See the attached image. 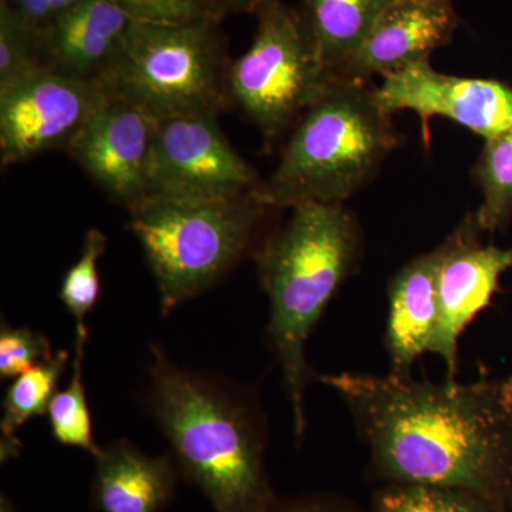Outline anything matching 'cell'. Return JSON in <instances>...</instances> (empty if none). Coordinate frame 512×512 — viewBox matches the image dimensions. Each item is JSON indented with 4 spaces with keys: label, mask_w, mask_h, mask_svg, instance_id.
<instances>
[{
    "label": "cell",
    "mask_w": 512,
    "mask_h": 512,
    "mask_svg": "<svg viewBox=\"0 0 512 512\" xmlns=\"http://www.w3.org/2000/svg\"><path fill=\"white\" fill-rule=\"evenodd\" d=\"M319 382L345 403L384 484L458 488L512 512V376L433 383L342 372Z\"/></svg>",
    "instance_id": "6da1fadb"
},
{
    "label": "cell",
    "mask_w": 512,
    "mask_h": 512,
    "mask_svg": "<svg viewBox=\"0 0 512 512\" xmlns=\"http://www.w3.org/2000/svg\"><path fill=\"white\" fill-rule=\"evenodd\" d=\"M133 23L180 26L202 20H222L217 0H116Z\"/></svg>",
    "instance_id": "cb8c5ba5"
},
{
    "label": "cell",
    "mask_w": 512,
    "mask_h": 512,
    "mask_svg": "<svg viewBox=\"0 0 512 512\" xmlns=\"http://www.w3.org/2000/svg\"><path fill=\"white\" fill-rule=\"evenodd\" d=\"M392 0H303L301 10L329 72L349 62Z\"/></svg>",
    "instance_id": "e0dca14e"
},
{
    "label": "cell",
    "mask_w": 512,
    "mask_h": 512,
    "mask_svg": "<svg viewBox=\"0 0 512 512\" xmlns=\"http://www.w3.org/2000/svg\"><path fill=\"white\" fill-rule=\"evenodd\" d=\"M0 512H18V508L13 503L12 498L8 497L5 493L0 495Z\"/></svg>",
    "instance_id": "f1b7e54d"
},
{
    "label": "cell",
    "mask_w": 512,
    "mask_h": 512,
    "mask_svg": "<svg viewBox=\"0 0 512 512\" xmlns=\"http://www.w3.org/2000/svg\"><path fill=\"white\" fill-rule=\"evenodd\" d=\"M480 160L474 168L483 202L474 214L481 231L497 232L512 217V128L485 140Z\"/></svg>",
    "instance_id": "ffe728a7"
},
{
    "label": "cell",
    "mask_w": 512,
    "mask_h": 512,
    "mask_svg": "<svg viewBox=\"0 0 512 512\" xmlns=\"http://www.w3.org/2000/svg\"><path fill=\"white\" fill-rule=\"evenodd\" d=\"M369 512H501L484 498L458 488L386 484L373 495Z\"/></svg>",
    "instance_id": "44dd1931"
},
{
    "label": "cell",
    "mask_w": 512,
    "mask_h": 512,
    "mask_svg": "<svg viewBox=\"0 0 512 512\" xmlns=\"http://www.w3.org/2000/svg\"><path fill=\"white\" fill-rule=\"evenodd\" d=\"M264 512H356L355 508L333 495H305V497L288 498L275 501Z\"/></svg>",
    "instance_id": "4316f807"
},
{
    "label": "cell",
    "mask_w": 512,
    "mask_h": 512,
    "mask_svg": "<svg viewBox=\"0 0 512 512\" xmlns=\"http://www.w3.org/2000/svg\"><path fill=\"white\" fill-rule=\"evenodd\" d=\"M247 52L231 63L232 104L272 140L296 124L333 74L323 63L301 10L282 0H262Z\"/></svg>",
    "instance_id": "52a82bcc"
},
{
    "label": "cell",
    "mask_w": 512,
    "mask_h": 512,
    "mask_svg": "<svg viewBox=\"0 0 512 512\" xmlns=\"http://www.w3.org/2000/svg\"><path fill=\"white\" fill-rule=\"evenodd\" d=\"M466 225L464 220L443 244L416 256L390 281L384 346L397 375H412L414 362L429 352L439 316L441 266L463 238Z\"/></svg>",
    "instance_id": "5bb4252c"
},
{
    "label": "cell",
    "mask_w": 512,
    "mask_h": 512,
    "mask_svg": "<svg viewBox=\"0 0 512 512\" xmlns=\"http://www.w3.org/2000/svg\"><path fill=\"white\" fill-rule=\"evenodd\" d=\"M360 234L343 204L292 208L291 220L255 255L259 284L269 299V346L291 403L296 439L306 431L305 394L311 380L306 343L326 306L357 262Z\"/></svg>",
    "instance_id": "3957f363"
},
{
    "label": "cell",
    "mask_w": 512,
    "mask_h": 512,
    "mask_svg": "<svg viewBox=\"0 0 512 512\" xmlns=\"http://www.w3.org/2000/svg\"><path fill=\"white\" fill-rule=\"evenodd\" d=\"M268 208L261 198L249 197L211 204L144 202L130 211L128 227L156 279L164 316L235 268Z\"/></svg>",
    "instance_id": "8992f818"
},
{
    "label": "cell",
    "mask_w": 512,
    "mask_h": 512,
    "mask_svg": "<svg viewBox=\"0 0 512 512\" xmlns=\"http://www.w3.org/2000/svg\"><path fill=\"white\" fill-rule=\"evenodd\" d=\"M26 26L40 33L82 0H0Z\"/></svg>",
    "instance_id": "484cf974"
},
{
    "label": "cell",
    "mask_w": 512,
    "mask_h": 512,
    "mask_svg": "<svg viewBox=\"0 0 512 512\" xmlns=\"http://www.w3.org/2000/svg\"><path fill=\"white\" fill-rule=\"evenodd\" d=\"M106 248V235L100 229H89L84 237L80 258L63 276L59 298L67 312L76 319V329L87 328V315L99 302V262Z\"/></svg>",
    "instance_id": "603a6c76"
},
{
    "label": "cell",
    "mask_w": 512,
    "mask_h": 512,
    "mask_svg": "<svg viewBox=\"0 0 512 512\" xmlns=\"http://www.w3.org/2000/svg\"><path fill=\"white\" fill-rule=\"evenodd\" d=\"M107 99L99 80L67 76L49 67L0 93L2 167L47 151H66Z\"/></svg>",
    "instance_id": "9c48e42d"
},
{
    "label": "cell",
    "mask_w": 512,
    "mask_h": 512,
    "mask_svg": "<svg viewBox=\"0 0 512 512\" xmlns=\"http://www.w3.org/2000/svg\"><path fill=\"white\" fill-rule=\"evenodd\" d=\"M222 20L180 26L133 23L119 55L99 77L113 97L158 121L218 116L232 106Z\"/></svg>",
    "instance_id": "5b68a950"
},
{
    "label": "cell",
    "mask_w": 512,
    "mask_h": 512,
    "mask_svg": "<svg viewBox=\"0 0 512 512\" xmlns=\"http://www.w3.org/2000/svg\"><path fill=\"white\" fill-rule=\"evenodd\" d=\"M158 124L146 110L109 94L66 153L110 200L130 212L146 201Z\"/></svg>",
    "instance_id": "8fae6325"
},
{
    "label": "cell",
    "mask_w": 512,
    "mask_h": 512,
    "mask_svg": "<svg viewBox=\"0 0 512 512\" xmlns=\"http://www.w3.org/2000/svg\"><path fill=\"white\" fill-rule=\"evenodd\" d=\"M89 340V328L76 329L73 373L66 389L57 392L50 403L49 426L53 440L62 446L80 448L99 457L103 447L93 437L92 414L83 382V360Z\"/></svg>",
    "instance_id": "ac0fdd59"
},
{
    "label": "cell",
    "mask_w": 512,
    "mask_h": 512,
    "mask_svg": "<svg viewBox=\"0 0 512 512\" xmlns=\"http://www.w3.org/2000/svg\"><path fill=\"white\" fill-rule=\"evenodd\" d=\"M39 33L0 2V93L46 69Z\"/></svg>",
    "instance_id": "7402d4cb"
},
{
    "label": "cell",
    "mask_w": 512,
    "mask_h": 512,
    "mask_svg": "<svg viewBox=\"0 0 512 512\" xmlns=\"http://www.w3.org/2000/svg\"><path fill=\"white\" fill-rule=\"evenodd\" d=\"M376 100L387 113L419 114L429 144V121L446 117L490 140L512 128V89L495 80L468 79L436 72L423 60L383 77Z\"/></svg>",
    "instance_id": "30bf717a"
},
{
    "label": "cell",
    "mask_w": 512,
    "mask_h": 512,
    "mask_svg": "<svg viewBox=\"0 0 512 512\" xmlns=\"http://www.w3.org/2000/svg\"><path fill=\"white\" fill-rule=\"evenodd\" d=\"M55 355L49 339L29 328L0 326V379H16Z\"/></svg>",
    "instance_id": "d4e9b609"
},
{
    "label": "cell",
    "mask_w": 512,
    "mask_h": 512,
    "mask_svg": "<svg viewBox=\"0 0 512 512\" xmlns=\"http://www.w3.org/2000/svg\"><path fill=\"white\" fill-rule=\"evenodd\" d=\"M94 460L97 512H161L173 501L181 474L170 453L150 456L130 441L117 440Z\"/></svg>",
    "instance_id": "2e32d148"
},
{
    "label": "cell",
    "mask_w": 512,
    "mask_h": 512,
    "mask_svg": "<svg viewBox=\"0 0 512 512\" xmlns=\"http://www.w3.org/2000/svg\"><path fill=\"white\" fill-rule=\"evenodd\" d=\"M458 26L451 0H392L366 39L336 73L366 82L389 76L423 60L447 45Z\"/></svg>",
    "instance_id": "4fadbf2b"
},
{
    "label": "cell",
    "mask_w": 512,
    "mask_h": 512,
    "mask_svg": "<svg viewBox=\"0 0 512 512\" xmlns=\"http://www.w3.org/2000/svg\"><path fill=\"white\" fill-rule=\"evenodd\" d=\"M262 187L264 181L229 143L218 116L175 117L158 124L144 202L211 204L261 198Z\"/></svg>",
    "instance_id": "ba28073f"
},
{
    "label": "cell",
    "mask_w": 512,
    "mask_h": 512,
    "mask_svg": "<svg viewBox=\"0 0 512 512\" xmlns=\"http://www.w3.org/2000/svg\"><path fill=\"white\" fill-rule=\"evenodd\" d=\"M133 20L116 0H82L39 33L49 69L97 80L119 55Z\"/></svg>",
    "instance_id": "9a60e30c"
},
{
    "label": "cell",
    "mask_w": 512,
    "mask_h": 512,
    "mask_svg": "<svg viewBox=\"0 0 512 512\" xmlns=\"http://www.w3.org/2000/svg\"><path fill=\"white\" fill-rule=\"evenodd\" d=\"M147 403L181 478L215 512H264L278 500L265 461V424L245 389L178 366L151 348Z\"/></svg>",
    "instance_id": "7a4b0ae2"
},
{
    "label": "cell",
    "mask_w": 512,
    "mask_h": 512,
    "mask_svg": "<svg viewBox=\"0 0 512 512\" xmlns=\"http://www.w3.org/2000/svg\"><path fill=\"white\" fill-rule=\"evenodd\" d=\"M22 448V443L18 437L16 439H2L0 440V463H9L13 458H18Z\"/></svg>",
    "instance_id": "83f0119b"
},
{
    "label": "cell",
    "mask_w": 512,
    "mask_h": 512,
    "mask_svg": "<svg viewBox=\"0 0 512 512\" xmlns=\"http://www.w3.org/2000/svg\"><path fill=\"white\" fill-rule=\"evenodd\" d=\"M393 116L362 80L335 76L296 121L274 174L264 181L268 207L343 204L397 146Z\"/></svg>",
    "instance_id": "277c9868"
},
{
    "label": "cell",
    "mask_w": 512,
    "mask_h": 512,
    "mask_svg": "<svg viewBox=\"0 0 512 512\" xmlns=\"http://www.w3.org/2000/svg\"><path fill=\"white\" fill-rule=\"evenodd\" d=\"M69 353L59 350L49 359L33 366L13 380L3 397V417L0 421L2 439H16V430L49 410L53 397L59 392L60 379L64 375Z\"/></svg>",
    "instance_id": "d6986e66"
},
{
    "label": "cell",
    "mask_w": 512,
    "mask_h": 512,
    "mask_svg": "<svg viewBox=\"0 0 512 512\" xmlns=\"http://www.w3.org/2000/svg\"><path fill=\"white\" fill-rule=\"evenodd\" d=\"M466 232L441 266L439 316L429 352L439 356L447 380L457 372L458 340L478 313L490 305L500 278L512 268V248L481 245V229L474 215L466 218Z\"/></svg>",
    "instance_id": "7c38bea8"
}]
</instances>
